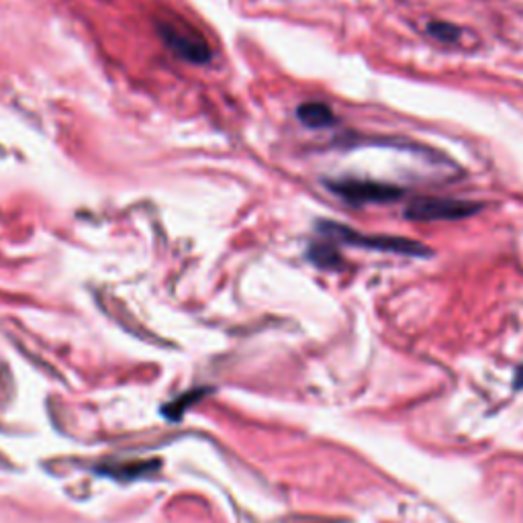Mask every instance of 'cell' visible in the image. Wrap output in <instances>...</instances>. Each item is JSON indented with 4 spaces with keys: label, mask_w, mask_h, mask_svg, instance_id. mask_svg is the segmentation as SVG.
I'll list each match as a JSON object with an SVG mask.
<instances>
[{
    "label": "cell",
    "mask_w": 523,
    "mask_h": 523,
    "mask_svg": "<svg viewBox=\"0 0 523 523\" xmlns=\"http://www.w3.org/2000/svg\"><path fill=\"white\" fill-rule=\"evenodd\" d=\"M428 33L435 41L442 43H458L460 41V27L446 23V21H430L428 23Z\"/></svg>",
    "instance_id": "obj_7"
},
{
    "label": "cell",
    "mask_w": 523,
    "mask_h": 523,
    "mask_svg": "<svg viewBox=\"0 0 523 523\" xmlns=\"http://www.w3.org/2000/svg\"><path fill=\"white\" fill-rule=\"evenodd\" d=\"M325 186L338 194L339 198L352 205H366V203H395L405 196L400 186L376 182V180H362V178H339L327 180Z\"/></svg>",
    "instance_id": "obj_3"
},
{
    "label": "cell",
    "mask_w": 523,
    "mask_h": 523,
    "mask_svg": "<svg viewBox=\"0 0 523 523\" xmlns=\"http://www.w3.org/2000/svg\"><path fill=\"white\" fill-rule=\"evenodd\" d=\"M157 31L164 39V43L172 49V54H176L186 62L205 63L211 60V49L207 41L185 23L166 21V23H159Z\"/></svg>",
    "instance_id": "obj_4"
},
{
    "label": "cell",
    "mask_w": 523,
    "mask_h": 523,
    "mask_svg": "<svg viewBox=\"0 0 523 523\" xmlns=\"http://www.w3.org/2000/svg\"><path fill=\"white\" fill-rule=\"evenodd\" d=\"M309 260H311L315 266L327 268V270L339 268V266L343 264V260H341V256L338 253V249L331 246L329 240H327V242H321V244H313V246L309 247Z\"/></svg>",
    "instance_id": "obj_6"
},
{
    "label": "cell",
    "mask_w": 523,
    "mask_h": 523,
    "mask_svg": "<svg viewBox=\"0 0 523 523\" xmlns=\"http://www.w3.org/2000/svg\"><path fill=\"white\" fill-rule=\"evenodd\" d=\"M297 117L299 121L311 127V129H323V127H331L336 125V113L331 111V107L323 104V102H303L297 109Z\"/></svg>",
    "instance_id": "obj_5"
},
{
    "label": "cell",
    "mask_w": 523,
    "mask_h": 523,
    "mask_svg": "<svg viewBox=\"0 0 523 523\" xmlns=\"http://www.w3.org/2000/svg\"><path fill=\"white\" fill-rule=\"evenodd\" d=\"M317 229L321 231L325 240L348 244V246L368 247V249L389 251L397 256H407V258H431L433 256V249L430 246L409 240V237H400V235H368V233H360L352 227L339 225L334 221H323L319 223Z\"/></svg>",
    "instance_id": "obj_1"
},
{
    "label": "cell",
    "mask_w": 523,
    "mask_h": 523,
    "mask_svg": "<svg viewBox=\"0 0 523 523\" xmlns=\"http://www.w3.org/2000/svg\"><path fill=\"white\" fill-rule=\"evenodd\" d=\"M483 203L460 201V198H442V196H421L411 201L403 215L409 221L431 223V221H458L483 211Z\"/></svg>",
    "instance_id": "obj_2"
}]
</instances>
